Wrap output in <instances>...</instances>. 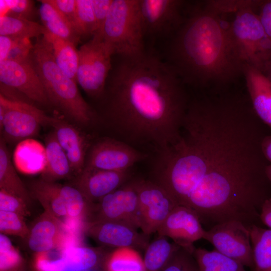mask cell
<instances>
[{"label":"cell","mask_w":271,"mask_h":271,"mask_svg":"<svg viewBox=\"0 0 271 271\" xmlns=\"http://www.w3.org/2000/svg\"><path fill=\"white\" fill-rule=\"evenodd\" d=\"M59 192L65 203L68 217L83 219L89 216L93 204L77 188L58 184Z\"/></svg>","instance_id":"33"},{"label":"cell","mask_w":271,"mask_h":271,"mask_svg":"<svg viewBox=\"0 0 271 271\" xmlns=\"http://www.w3.org/2000/svg\"><path fill=\"white\" fill-rule=\"evenodd\" d=\"M88 222L117 221L140 229L138 194L134 179L93 204Z\"/></svg>","instance_id":"9"},{"label":"cell","mask_w":271,"mask_h":271,"mask_svg":"<svg viewBox=\"0 0 271 271\" xmlns=\"http://www.w3.org/2000/svg\"><path fill=\"white\" fill-rule=\"evenodd\" d=\"M265 172L266 176L271 183V164H268L266 167Z\"/></svg>","instance_id":"48"},{"label":"cell","mask_w":271,"mask_h":271,"mask_svg":"<svg viewBox=\"0 0 271 271\" xmlns=\"http://www.w3.org/2000/svg\"><path fill=\"white\" fill-rule=\"evenodd\" d=\"M46 165L42 179L55 182L70 177L74 173L68 158L58 143L55 133L51 132L45 139Z\"/></svg>","instance_id":"22"},{"label":"cell","mask_w":271,"mask_h":271,"mask_svg":"<svg viewBox=\"0 0 271 271\" xmlns=\"http://www.w3.org/2000/svg\"><path fill=\"white\" fill-rule=\"evenodd\" d=\"M13 164L7 143L0 139V188L16 195L27 202L29 195Z\"/></svg>","instance_id":"26"},{"label":"cell","mask_w":271,"mask_h":271,"mask_svg":"<svg viewBox=\"0 0 271 271\" xmlns=\"http://www.w3.org/2000/svg\"><path fill=\"white\" fill-rule=\"evenodd\" d=\"M264 124L250 100H195L189 103L177 139L157 153L151 180L185 206L230 182L267 178Z\"/></svg>","instance_id":"1"},{"label":"cell","mask_w":271,"mask_h":271,"mask_svg":"<svg viewBox=\"0 0 271 271\" xmlns=\"http://www.w3.org/2000/svg\"><path fill=\"white\" fill-rule=\"evenodd\" d=\"M203 239L216 250L253 269L250 232L242 222L228 221L217 224L206 230Z\"/></svg>","instance_id":"11"},{"label":"cell","mask_w":271,"mask_h":271,"mask_svg":"<svg viewBox=\"0 0 271 271\" xmlns=\"http://www.w3.org/2000/svg\"><path fill=\"white\" fill-rule=\"evenodd\" d=\"M65 231L62 222L46 212L34 225L29 234L28 245L37 253L59 248Z\"/></svg>","instance_id":"20"},{"label":"cell","mask_w":271,"mask_h":271,"mask_svg":"<svg viewBox=\"0 0 271 271\" xmlns=\"http://www.w3.org/2000/svg\"><path fill=\"white\" fill-rule=\"evenodd\" d=\"M8 12L30 20L34 11V2L30 0H5Z\"/></svg>","instance_id":"40"},{"label":"cell","mask_w":271,"mask_h":271,"mask_svg":"<svg viewBox=\"0 0 271 271\" xmlns=\"http://www.w3.org/2000/svg\"><path fill=\"white\" fill-rule=\"evenodd\" d=\"M258 14L267 36L271 40V1H260Z\"/></svg>","instance_id":"43"},{"label":"cell","mask_w":271,"mask_h":271,"mask_svg":"<svg viewBox=\"0 0 271 271\" xmlns=\"http://www.w3.org/2000/svg\"><path fill=\"white\" fill-rule=\"evenodd\" d=\"M0 81L32 100L50 103L30 56L26 59H8L0 62Z\"/></svg>","instance_id":"14"},{"label":"cell","mask_w":271,"mask_h":271,"mask_svg":"<svg viewBox=\"0 0 271 271\" xmlns=\"http://www.w3.org/2000/svg\"><path fill=\"white\" fill-rule=\"evenodd\" d=\"M259 1L252 2L234 12L229 22L231 34L245 64L258 70L271 59V40L267 36L253 7Z\"/></svg>","instance_id":"6"},{"label":"cell","mask_w":271,"mask_h":271,"mask_svg":"<svg viewBox=\"0 0 271 271\" xmlns=\"http://www.w3.org/2000/svg\"><path fill=\"white\" fill-rule=\"evenodd\" d=\"M76 80L89 96H103L111 70L114 53L99 35H94L79 50Z\"/></svg>","instance_id":"7"},{"label":"cell","mask_w":271,"mask_h":271,"mask_svg":"<svg viewBox=\"0 0 271 271\" xmlns=\"http://www.w3.org/2000/svg\"><path fill=\"white\" fill-rule=\"evenodd\" d=\"M137 190L142 232L150 236L178 205L170 194L152 180L134 179Z\"/></svg>","instance_id":"10"},{"label":"cell","mask_w":271,"mask_h":271,"mask_svg":"<svg viewBox=\"0 0 271 271\" xmlns=\"http://www.w3.org/2000/svg\"><path fill=\"white\" fill-rule=\"evenodd\" d=\"M114 55L129 56L145 51L139 0H112L100 33Z\"/></svg>","instance_id":"5"},{"label":"cell","mask_w":271,"mask_h":271,"mask_svg":"<svg viewBox=\"0 0 271 271\" xmlns=\"http://www.w3.org/2000/svg\"><path fill=\"white\" fill-rule=\"evenodd\" d=\"M47 31L43 25L21 17L9 13L1 16L0 35L30 39Z\"/></svg>","instance_id":"29"},{"label":"cell","mask_w":271,"mask_h":271,"mask_svg":"<svg viewBox=\"0 0 271 271\" xmlns=\"http://www.w3.org/2000/svg\"><path fill=\"white\" fill-rule=\"evenodd\" d=\"M118 57L103 94L107 122L120 140L163 151L179 136L189 104L184 83L168 62L145 50Z\"/></svg>","instance_id":"2"},{"label":"cell","mask_w":271,"mask_h":271,"mask_svg":"<svg viewBox=\"0 0 271 271\" xmlns=\"http://www.w3.org/2000/svg\"><path fill=\"white\" fill-rule=\"evenodd\" d=\"M85 229L89 236L97 242L115 249L131 248L137 251L145 250L150 243V236L121 222H87Z\"/></svg>","instance_id":"16"},{"label":"cell","mask_w":271,"mask_h":271,"mask_svg":"<svg viewBox=\"0 0 271 271\" xmlns=\"http://www.w3.org/2000/svg\"><path fill=\"white\" fill-rule=\"evenodd\" d=\"M162 271H199V269L193 253L180 247Z\"/></svg>","instance_id":"37"},{"label":"cell","mask_w":271,"mask_h":271,"mask_svg":"<svg viewBox=\"0 0 271 271\" xmlns=\"http://www.w3.org/2000/svg\"><path fill=\"white\" fill-rule=\"evenodd\" d=\"M43 39L50 49L58 67L68 77L77 82L78 53L75 45L48 31L43 36Z\"/></svg>","instance_id":"23"},{"label":"cell","mask_w":271,"mask_h":271,"mask_svg":"<svg viewBox=\"0 0 271 271\" xmlns=\"http://www.w3.org/2000/svg\"><path fill=\"white\" fill-rule=\"evenodd\" d=\"M130 176V170L110 171L85 167L78 175L77 188L95 204L128 182Z\"/></svg>","instance_id":"17"},{"label":"cell","mask_w":271,"mask_h":271,"mask_svg":"<svg viewBox=\"0 0 271 271\" xmlns=\"http://www.w3.org/2000/svg\"><path fill=\"white\" fill-rule=\"evenodd\" d=\"M39 2L41 3L39 15L43 25L48 32L76 45L80 38L69 23L47 0Z\"/></svg>","instance_id":"25"},{"label":"cell","mask_w":271,"mask_h":271,"mask_svg":"<svg viewBox=\"0 0 271 271\" xmlns=\"http://www.w3.org/2000/svg\"><path fill=\"white\" fill-rule=\"evenodd\" d=\"M31 193L43 205L46 212L57 218L68 217L66 206L60 195L58 184L43 179L31 185Z\"/></svg>","instance_id":"24"},{"label":"cell","mask_w":271,"mask_h":271,"mask_svg":"<svg viewBox=\"0 0 271 271\" xmlns=\"http://www.w3.org/2000/svg\"><path fill=\"white\" fill-rule=\"evenodd\" d=\"M30 58L50 103L82 125H91L99 120L95 111L81 96L76 82L57 65L50 49L43 39L37 41L33 46Z\"/></svg>","instance_id":"4"},{"label":"cell","mask_w":271,"mask_h":271,"mask_svg":"<svg viewBox=\"0 0 271 271\" xmlns=\"http://www.w3.org/2000/svg\"><path fill=\"white\" fill-rule=\"evenodd\" d=\"M21 215L11 212L0 211L1 233L21 237L29 235V230Z\"/></svg>","instance_id":"35"},{"label":"cell","mask_w":271,"mask_h":271,"mask_svg":"<svg viewBox=\"0 0 271 271\" xmlns=\"http://www.w3.org/2000/svg\"><path fill=\"white\" fill-rule=\"evenodd\" d=\"M248 228L252 249V270L271 271V229L256 225Z\"/></svg>","instance_id":"28"},{"label":"cell","mask_w":271,"mask_h":271,"mask_svg":"<svg viewBox=\"0 0 271 271\" xmlns=\"http://www.w3.org/2000/svg\"><path fill=\"white\" fill-rule=\"evenodd\" d=\"M51 116L23 100L0 95V128L6 142L19 143L37 136L43 125H49Z\"/></svg>","instance_id":"8"},{"label":"cell","mask_w":271,"mask_h":271,"mask_svg":"<svg viewBox=\"0 0 271 271\" xmlns=\"http://www.w3.org/2000/svg\"><path fill=\"white\" fill-rule=\"evenodd\" d=\"M18 38L0 35V62L8 59Z\"/></svg>","instance_id":"44"},{"label":"cell","mask_w":271,"mask_h":271,"mask_svg":"<svg viewBox=\"0 0 271 271\" xmlns=\"http://www.w3.org/2000/svg\"><path fill=\"white\" fill-rule=\"evenodd\" d=\"M69 271H88L100 262V253L96 249L80 245L60 251Z\"/></svg>","instance_id":"31"},{"label":"cell","mask_w":271,"mask_h":271,"mask_svg":"<svg viewBox=\"0 0 271 271\" xmlns=\"http://www.w3.org/2000/svg\"><path fill=\"white\" fill-rule=\"evenodd\" d=\"M26 202L20 197L0 190V211L14 212L24 217L29 212L27 208Z\"/></svg>","instance_id":"38"},{"label":"cell","mask_w":271,"mask_h":271,"mask_svg":"<svg viewBox=\"0 0 271 271\" xmlns=\"http://www.w3.org/2000/svg\"><path fill=\"white\" fill-rule=\"evenodd\" d=\"M112 1V0H91L97 25V32L95 35L99 34L102 29Z\"/></svg>","instance_id":"42"},{"label":"cell","mask_w":271,"mask_h":271,"mask_svg":"<svg viewBox=\"0 0 271 271\" xmlns=\"http://www.w3.org/2000/svg\"><path fill=\"white\" fill-rule=\"evenodd\" d=\"M47 1L66 19L75 31L76 0Z\"/></svg>","instance_id":"41"},{"label":"cell","mask_w":271,"mask_h":271,"mask_svg":"<svg viewBox=\"0 0 271 271\" xmlns=\"http://www.w3.org/2000/svg\"><path fill=\"white\" fill-rule=\"evenodd\" d=\"M106 271H144L143 259L131 248L115 249L106 257Z\"/></svg>","instance_id":"32"},{"label":"cell","mask_w":271,"mask_h":271,"mask_svg":"<svg viewBox=\"0 0 271 271\" xmlns=\"http://www.w3.org/2000/svg\"><path fill=\"white\" fill-rule=\"evenodd\" d=\"M148 154L120 140L105 138L90 147L85 167L110 170L126 171Z\"/></svg>","instance_id":"12"},{"label":"cell","mask_w":271,"mask_h":271,"mask_svg":"<svg viewBox=\"0 0 271 271\" xmlns=\"http://www.w3.org/2000/svg\"><path fill=\"white\" fill-rule=\"evenodd\" d=\"M193 255L199 271H247L242 263L215 249L195 248Z\"/></svg>","instance_id":"30"},{"label":"cell","mask_w":271,"mask_h":271,"mask_svg":"<svg viewBox=\"0 0 271 271\" xmlns=\"http://www.w3.org/2000/svg\"><path fill=\"white\" fill-rule=\"evenodd\" d=\"M222 15L206 4L191 11L175 32L167 62L184 83L224 84L242 73L245 63Z\"/></svg>","instance_id":"3"},{"label":"cell","mask_w":271,"mask_h":271,"mask_svg":"<svg viewBox=\"0 0 271 271\" xmlns=\"http://www.w3.org/2000/svg\"><path fill=\"white\" fill-rule=\"evenodd\" d=\"M258 70L271 81V59L265 62Z\"/></svg>","instance_id":"47"},{"label":"cell","mask_w":271,"mask_h":271,"mask_svg":"<svg viewBox=\"0 0 271 271\" xmlns=\"http://www.w3.org/2000/svg\"><path fill=\"white\" fill-rule=\"evenodd\" d=\"M22 258L6 234H0V270L10 271L21 264Z\"/></svg>","instance_id":"36"},{"label":"cell","mask_w":271,"mask_h":271,"mask_svg":"<svg viewBox=\"0 0 271 271\" xmlns=\"http://www.w3.org/2000/svg\"><path fill=\"white\" fill-rule=\"evenodd\" d=\"M75 30L81 37H91L97 32L96 19L91 0H76Z\"/></svg>","instance_id":"34"},{"label":"cell","mask_w":271,"mask_h":271,"mask_svg":"<svg viewBox=\"0 0 271 271\" xmlns=\"http://www.w3.org/2000/svg\"><path fill=\"white\" fill-rule=\"evenodd\" d=\"M242 74L249 100L259 119L271 127V81L256 68L245 64Z\"/></svg>","instance_id":"19"},{"label":"cell","mask_w":271,"mask_h":271,"mask_svg":"<svg viewBox=\"0 0 271 271\" xmlns=\"http://www.w3.org/2000/svg\"><path fill=\"white\" fill-rule=\"evenodd\" d=\"M13 164L25 174L42 173L46 165L45 147L32 138L21 141L14 151Z\"/></svg>","instance_id":"21"},{"label":"cell","mask_w":271,"mask_h":271,"mask_svg":"<svg viewBox=\"0 0 271 271\" xmlns=\"http://www.w3.org/2000/svg\"><path fill=\"white\" fill-rule=\"evenodd\" d=\"M206 229L196 213L183 205H177L158 229V235L169 238L173 242L193 253L196 241L203 239Z\"/></svg>","instance_id":"15"},{"label":"cell","mask_w":271,"mask_h":271,"mask_svg":"<svg viewBox=\"0 0 271 271\" xmlns=\"http://www.w3.org/2000/svg\"><path fill=\"white\" fill-rule=\"evenodd\" d=\"M259 218L261 223L271 229V197L266 199L262 204Z\"/></svg>","instance_id":"45"},{"label":"cell","mask_w":271,"mask_h":271,"mask_svg":"<svg viewBox=\"0 0 271 271\" xmlns=\"http://www.w3.org/2000/svg\"><path fill=\"white\" fill-rule=\"evenodd\" d=\"M49 125L53 127L57 140L65 152L74 173L79 175L85 166L88 140L77 128L60 118L51 116Z\"/></svg>","instance_id":"18"},{"label":"cell","mask_w":271,"mask_h":271,"mask_svg":"<svg viewBox=\"0 0 271 271\" xmlns=\"http://www.w3.org/2000/svg\"><path fill=\"white\" fill-rule=\"evenodd\" d=\"M261 149L266 160L271 163V134H267L263 139Z\"/></svg>","instance_id":"46"},{"label":"cell","mask_w":271,"mask_h":271,"mask_svg":"<svg viewBox=\"0 0 271 271\" xmlns=\"http://www.w3.org/2000/svg\"><path fill=\"white\" fill-rule=\"evenodd\" d=\"M48 254V252L37 253L35 265L38 271H69L61 256L52 259Z\"/></svg>","instance_id":"39"},{"label":"cell","mask_w":271,"mask_h":271,"mask_svg":"<svg viewBox=\"0 0 271 271\" xmlns=\"http://www.w3.org/2000/svg\"><path fill=\"white\" fill-rule=\"evenodd\" d=\"M184 3L180 0H139L145 37L163 36L175 32L184 20L182 15Z\"/></svg>","instance_id":"13"},{"label":"cell","mask_w":271,"mask_h":271,"mask_svg":"<svg viewBox=\"0 0 271 271\" xmlns=\"http://www.w3.org/2000/svg\"><path fill=\"white\" fill-rule=\"evenodd\" d=\"M180 247L167 237L158 235L145 250L144 271H162Z\"/></svg>","instance_id":"27"}]
</instances>
